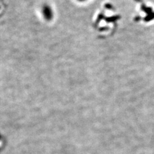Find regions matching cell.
<instances>
[{
	"mask_svg": "<svg viewBox=\"0 0 154 154\" xmlns=\"http://www.w3.org/2000/svg\"><path fill=\"white\" fill-rule=\"evenodd\" d=\"M43 12H44V15L46 19H50L51 17L50 15H51V10L49 7H45L43 9ZM52 16V15H51Z\"/></svg>",
	"mask_w": 154,
	"mask_h": 154,
	"instance_id": "6da1fadb",
	"label": "cell"
}]
</instances>
